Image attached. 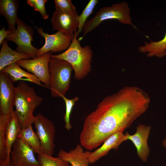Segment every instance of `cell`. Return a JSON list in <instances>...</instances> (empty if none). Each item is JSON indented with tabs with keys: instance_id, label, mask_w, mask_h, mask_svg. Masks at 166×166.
<instances>
[{
	"instance_id": "7a4b0ae2",
	"label": "cell",
	"mask_w": 166,
	"mask_h": 166,
	"mask_svg": "<svg viewBox=\"0 0 166 166\" xmlns=\"http://www.w3.org/2000/svg\"><path fill=\"white\" fill-rule=\"evenodd\" d=\"M16 88L14 111L22 128L33 124L34 110L43 99L37 94L33 87L25 81H20Z\"/></svg>"
},
{
	"instance_id": "277c9868",
	"label": "cell",
	"mask_w": 166,
	"mask_h": 166,
	"mask_svg": "<svg viewBox=\"0 0 166 166\" xmlns=\"http://www.w3.org/2000/svg\"><path fill=\"white\" fill-rule=\"evenodd\" d=\"M130 11L128 3L125 1L101 8L93 17L85 23L82 37L95 30L102 22L109 19L117 20L122 24L130 25L136 29L132 22Z\"/></svg>"
},
{
	"instance_id": "4316f807",
	"label": "cell",
	"mask_w": 166,
	"mask_h": 166,
	"mask_svg": "<svg viewBox=\"0 0 166 166\" xmlns=\"http://www.w3.org/2000/svg\"><path fill=\"white\" fill-rule=\"evenodd\" d=\"M47 0H27V4L33 7L34 10L38 11L41 14L43 18L47 19L49 17L45 9V5Z\"/></svg>"
},
{
	"instance_id": "cb8c5ba5",
	"label": "cell",
	"mask_w": 166,
	"mask_h": 166,
	"mask_svg": "<svg viewBox=\"0 0 166 166\" xmlns=\"http://www.w3.org/2000/svg\"><path fill=\"white\" fill-rule=\"evenodd\" d=\"M98 2V0H89L81 14L79 15L78 18L79 25L76 34L77 36L82 31L83 26L87 19L92 14Z\"/></svg>"
},
{
	"instance_id": "6da1fadb",
	"label": "cell",
	"mask_w": 166,
	"mask_h": 166,
	"mask_svg": "<svg viewBox=\"0 0 166 166\" xmlns=\"http://www.w3.org/2000/svg\"><path fill=\"white\" fill-rule=\"evenodd\" d=\"M150 100L138 87L126 86L105 97L85 119L80 144L92 150L112 134L123 132L148 109Z\"/></svg>"
},
{
	"instance_id": "f546056e",
	"label": "cell",
	"mask_w": 166,
	"mask_h": 166,
	"mask_svg": "<svg viewBox=\"0 0 166 166\" xmlns=\"http://www.w3.org/2000/svg\"><path fill=\"white\" fill-rule=\"evenodd\" d=\"M69 166H72V165L71 164H70V165H69Z\"/></svg>"
},
{
	"instance_id": "30bf717a",
	"label": "cell",
	"mask_w": 166,
	"mask_h": 166,
	"mask_svg": "<svg viewBox=\"0 0 166 166\" xmlns=\"http://www.w3.org/2000/svg\"><path fill=\"white\" fill-rule=\"evenodd\" d=\"M37 31L41 36L44 38L45 43L42 47L39 49L36 57L49 52L52 53L66 50L72 41L69 37L60 31H57L53 34H49L44 32L41 27L37 28Z\"/></svg>"
},
{
	"instance_id": "3957f363",
	"label": "cell",
	"mask_w": 166,
	"mask_h": 166,
	"mask_svg": "<svg viewBox=\"0 0 166 166\" xmlns=\"http://www.w3.org/2000/svg\"><path fill=\"white\" fill-rule=\"evenodd\" d=\"M77 32L76 30L70 45L65 51L60 54L51 55V57L68 62L73 68L75 78L80 80L86 77L91 70L93 52L89 45L81 46L77 38Z\"/></svg>"
},
{
	"instance_id": "f1b7e54d",
	"label": "cell",
	"mask_w": 166,
	"mask_h": 166,
	"mask_svg": "<svg viewBox=\"0 0 166 166\" xmlns=\"http://www.w3.org/2000/svg\"><path fill=\"white\" fill-rule=\"evenodd\" d=\"M162 144L163 146L166 148V137L165 139L163 141Z\"/></svg>"
},
{
	"instance_id": "e0dca14e",
	"label": "cell",
	"mask_w": 166,
	"mask_h": 166,
	"mask_svg": "<svg viewBox=\"0 0 166 166\" xmlns=\"http://www.w3.org/2000/svg\"><path fill=\"white\" fill-rule=\"evenodd\" d=\"M7 41L5 39L2 44L0 52V71L6 67L19 61L31 58L27 53L12 49L8 45Z\"/></svg>"
},
{
	"instance_id": "8992f818",
	"label": "cell",
	"mask_w": 166,
	"mask_h": 166,
	"mask_svg": "<svg viewBox=\"0 0 166 166\" xmlns=\"http://www.w3.org/2000/svg\"><path fill=\"white\" fill-rule=\"evenodd\" d=\"M16 25V30L13 31L6 39L17 44L16 51L27 53L32 58H36L39 49L32 44L33 41L34 29L19 18L17 21Z\"/></svg>"
},
{
	"instance_id": "2e32d148",
	"label": "cell",
	"mask_w": 166,
	"mask_h": 166,
	"mask_svg": "<svg viewBox=\"0 0 166 166\" xmlns=\"http://www.w3.org/2000/svg\"><path fill=\"white\" fill-rule=\"evenodd\" d=\"M57 156L70 163L72 166H88L89 163L88 151H84L83 147L79 144L68 152L60 150Z\"/></svg>"
},
{
	"instance_id": "9c48e42d",
	"label": "cell",
	"mask_w": 166,
	"mask_h": 166,
	"mask_svg": "<svg viewBox=\"0 0 166 166\" xmlns=\"http://www.w3.org/2000/svg\"><path fill=\"white\" fill-rule=\"evenodd\" d=\"M33 150L22 139L17 138L10 154V166H40Z\"/></svg>"
},
{
	"instance_id": "ba28073f",
	"label": "cell",
	"mask_w": 166,
	"mask_h": 166,
	"mask_svg": "<svg viewBox=\"0 0 166 166\" xmlns=\"http://www.w3.org/2000/svg\"><path fill=\"white\" fill-rule=\"evenodd\" d=\"M51 55V53L49 52L35 58L22 60L16 63L32 73L46 87L49 88L50 74L49 64Z\"/></svg>"
},
{
	"instance_id": "4fadbf2b",
	"label": "cell",
	"mask_w": 166,
	"mask_h": 166,
	"mask_svg": "<svg viewBox=\"0 0 166 166\" xmlns=\"http://www.w3.org/2000/svg\"><path fill=\"white\" fill-rule=\"evenodd\" d=\"M136 129L134 134L130 135L127 132L125 135L127 140H131L136 148L137 155L140 158L143 162H145L150 153L148 139L151 127L140 124L136 127Z\"/></svg>"
},
{
	"instance_id": "7402d4cb",
	"label": "cell",
	"mask_w": 166,
	"mask_h": 166,
	"mask_svg": "<svg viewBox=\"0 0 166 166\" xmlns=\"http://www.w3.org/2000/svg\"><path fill=\"white\" fill-rule=\"evenodd\" d=\"M11 115V113L8 114H0V166H5V142Z\"/></svg>"
},
{
	"instance_id": "5bb4252c",
	"label": "cell",
	"mask_w": 166,
	"mask_h": 166,
	"mask_svg": "<svg viewBox=\"0 0 166 166\" xmlns=\"http://www.w3.org/2000/svg\"><path fill=\"white\" fill-rule=\"evenodd\" d=\"M126 136L123 132H117L110 136L100 148L93 152L88 151V159L89 163H93L108 154L112 149L117 150L123 142L127 140Z\"/></svg>"
},
{
	"instance_id": "ffe728a7",
	"label": "cell",
	"mask_w": 166,
	"mask_h": 166,
	"mask_svg": "<svg viewBox=\"0 0 166 166\" xmlns=\"http://www.w3.org/2000/svg\"><path fill=\"white\" fill-rule=\"evenodd\" d=\"M17 138L23 140L33 150L34 153L38 154L45 153L41 146L38 136L33 130L32 125L22 128L18 135Z\"/></svg>"
},
{
	"instance_id": "83f0119b",
	"label": "cell",
	"mask_w": 166,
	"mask_h": 166,
	"mask_svg": "<svg viewBox=\"0 0 166 166\" xmlns=\"http://www.w3.org/2000/svg\"><path fill=\"white\" fill-rule=\"evenodd\" d=\"M13 31L8 30H6L5 27H3L0 30V45L2 44L3 41L6 39L8 36Z\"/></svg>"
},
{
	"instance_id": "603a6c76",
	"label": "cell",
	"mask_w": 166,
	"mask_h": 166,
	"mask_svg": "<svg viewBox=\"0 0 166 166\" xmlns=\"http://www.w3.org/2000/svg\"><path fill=\"white\" fill-rule=\"evenodd\" d=\"M45 153L38 154L40 166H69V163L61 157H54Z\"/></svg>"
},
{
	"instance_id": "d6986e66",
	"label": "cell",
	"mask_w": 166,
	"mask_h": 166,
	"mask_svg": "<svg viewBox=\"0 0 166 166\" xmlns=\"http://www.w3.org/2000/svg\"><path fill=\"white\" fill-rule=\"evenodd\" d=\"M1 71L6 73L13 82L19 80H26L39 85H42L41 82L36 76L25 71L16 63L6 67Z\"/></svg>"
},
{
	"instance_id": "d4e9b609",
	"label": "cell",
	"mask_w": 166,
	"mask_h": 166,
	"mask_svg": "<svg viewBox=\"0 0 166 166\" xmlns=\"http://www.w3.org/2000/svg\"><path fill=\"white\" fill-rule=\"evenodd\" d=\"M61 98L65 101V112L64 116L65 122V127L67 130L72 128V125L70 122L71 114L76 102L78 100L77 97H75L71 99H69L65 96Z\"/></svg>"
},
{
	"instance_id": "7c38bea8",
	"label": "cell",
	"mask_w": 166,
	"mask_h": 166,
	"mask_svg": "<svg viewBox=\"0 0 166 166\" xmlns=\"http://www.w3.org/2000/svg\"><path fill=\"white\" fill-rule=\"evenodd\" d=\"M9 76L0 72V111L3 114H10L14 111L16 88Z\"/></svg>"
},
{
	"instance_id": "52a82bcc",
	"label": "cell",
	"mask_w": 166,
	"mask_h": 166,
	"mask_svg": "<svg viewBox=\"0 0 166 166\" xmlns=\"http://www.w3.org/2000/svg\"><path fill=\"white\" fill-rule=\"evenodd\" d=\"M33 124L45 153L52 155L54 152L55 129L53 122L40 113L35 116Z\"/></svg>"
},
{
	"instance_id": "484cf974",
	"label": "cell",
	"mask_w": 166,
	"mask_h": 166,
	"mask_svg": "<svg viewBox=\"0 0 166 166\" xmlns=\"http://www.w3.org/2000/svg\"><path fill=\"white\" fill-rule=\"evenodd\" d=\"M55 10L69 13L77 12L71 0H55Z\"/></svg>"
},
{
	"instance_id": "5b68a950",
	"label": "cell",
	"mask_w": 166,
	"mask_h": 166,
	"mask_svg": "<svg viewBox=\"0 0 166 166\" xmlns=\"http://www.w3.org/2000/svg\"><path fill=\"white\" fill-rule=\"evenodd\" d=\"M50 74L49 89L51 96L61 97L69 90L73 69L67 61L51 57L49 64Z\"/></svg>"
},
{
	"instance_id": "8fae6325",
	"label": "cell",
	"mask_w": 166,
	"mask_h": 166,
	"mask_svg": "<svg viewBox=\"0 0 166 166\" xmlns=\"http://www.w3.org/2000/svg\"><path fill=\"white\" fill-rule=\"evenodd\" d=\"M77 12L69 13L55 10L50 20L53 30L60 31L73 40L78 26Z\"/></svg>"
},
{
	"instance_id": "9a60e30c",
	"label": "cell",
	"mask_w": 166,
	"mask_h": 166,
	"mask_svg": "<svg viewBox=\"0 0 166 166\" xmlns=\"http://www.w3.org/2000/svg\"><path fill=\"white\" fill-rule=\"evenodd\" d=\"M21 129L20 124L14 110L11 113L10 120L7 130L5 142V166H10V154L12 148Z\"/></svg>"
},
{
	"instance_id": "ac0fdd59",
	"label": "cell",
	"mask_w": 166,
	"mask_h": 166,
	"mask_svg": "<svg viewBox=\"0 0 166 166\" xmlns=\"http://www.w3.org/2000/svg\"><path fill=\"white\" fill-rule=\"evenodd\" d=\"M19 2L17 0H0V15L6 18L8 25V30H16V22L18 18L17 12Z\"/></svg>"
},
{
	"instance_id": "44dd1931",
	"label": "cell",
	"mask_w": 166,
	"mask_h": 166,
	"mask_svg": "<svg viewBox=\"0 0 166 166\" xmlns=\"http://www.w3.org/2000/svg\"><path fill=\"white\" fill-rule=\"evenodd\" d=\"M138 50L140 53H146L148 57L155 56L161 57L166 55V33L164 38L157 42L150 41L145 42L140 46Z\"/></svg>"
}]
</instances>
